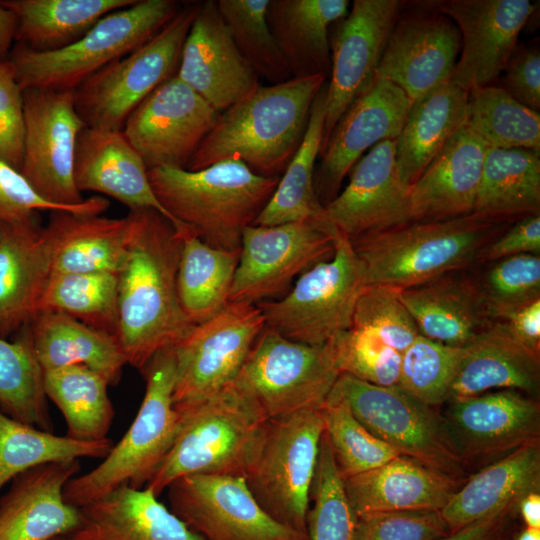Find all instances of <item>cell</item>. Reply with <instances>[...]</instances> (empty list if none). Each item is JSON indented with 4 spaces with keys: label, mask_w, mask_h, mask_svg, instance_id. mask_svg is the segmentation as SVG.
Segmentation results:
<instances>
[{
    "label": "cell",
    "mask_w": 540,
    "mask_h": 540,
    "mask_svg": "<svg viewBox=\"0 0 540 540\" xmlns=\"http://www.w3.org/2000/svg\"><path fill=\"white\" fill-rule=\"evenodd\" d=\"M502 221L475 214L409 222L352 240L367 284L406 289L458 270L483 249Z\"/></svg>",
    "instance_id": "obj_6"
},
{
    "label": "cell",
    "mask_w": 540,
    "mask_h": 540,
    "mask_svg": "<svg viewBox=\"0 0 540 540\" xmlns=\"http://www.w3.org/2000/svg\"><path fill=\"white\" fill-rule=\"evenodd\" d=\"M340 374L332 341L308 345L265 326L234 382L274 419L321 408Z\"/></svg>",
    "instance_id": "obj_13"
},
{
    "label": "cell",
    "mask_w": 540,
    "mask_h": 540,
    "mask_svg": "<svg viewBox=\"0 0 540 540\" xmlns=\"http://www.w3.org/2000/svg\"><path fill=\"white\" fill-rule=\"evenodd\" d=\"M45 211L74 213L42 198L19 170L0 160V224L25 222Z\"/></svg>",
    "instance_id": "obj_57"
},
{
    "label": "cell",
    "mask_w": 540,
    "mask_h": 540,
    "mask_svg": "<svg viewBox=\"0 0 540 540\" xmlns=\"http://www.w3.org/2000/svg\"><path fill=\"white\" fill-rule=\"evenodd\" d=\"M18 17L0 1V62L8 60L16 42Z\"/></svg>",
    "instance_id": "obj_61"
},
{
    "label": "cell",
    "mask_w": 540,
    "mask_h": 540,
    "mask_svg": "<svg viewBox=\"0 0 540 540\" xmlns=\"http://www.w3.org/2000/svg\"><path fill=\"white\" fill-rule=\"evenodd\" d=\"M488 148L464 123L409 188L410 221L472 214Z\"/></svg>",
    "instance_id": "obj_26"
},
{
    "label": "cell",
    "mask_w": 540,
    "mask_h": 540,
    "mask_svg": "<svg viewBox=\"0 0 540 540\" xmlns=\"http://www.w3.org/2000/svg\"><path fill=\"white\" fill-rule=\"evenodd\" d=\"M323 433L321 408L268 419L244 474L249 490L267 514L306 535Z\"/></svg>",
    "instance_id": "obj_8"
},
{
    "label": "cell",
    "mask_w": 540,
    "mask_h": 540,
    "mask_svg": "<svg viewBox=\"0 0 540 540\" xmlns=\"http://www.w3.org/2000/svg\"><path fill=\"white\" fill-rule=\"evenodd\" d=\"M58 312L117 338L118 275L109 272L52 274L37 313Z\"/></svg>",
    "instance_id": "obj_44"
},
{
    "label": "cell",
    "mask_w": 540,
    "mask_h": 540,
    "mask_svg": "<svg viewBox=\"0 0 540 540\" xmlns=\"http://www.w3.org/2000/svg\"><path fill=\"white\" fill-rule=\"evenodd\" d=\"M182 5L176 0H137L103 16L65 48L37 52L16 43L8 60L22 90L74 91L91 75L149 41Z\"/></svg>",
    "instance_id": "obj_7"
},
{
    "label": "cell",
    "mask_w": 540,
    "mask_h": 540,
    "mask_svg": "<svg viewBox=\"0 0 540 540\" xmlns=\"http://www.w3.org/2000/svg\"><path fill=\"white\" fill-rule=\"evenodd\" d=\"M325 83L326 77L317 75L259 84L219 114L186 169L238 160L259 175L281 177L302 143L312 104Z\"/></svg>",
    "instance_id": "obj_2"
},
{
    "label": "cell",
    "mask_w": 540,
    "mask_h": 540,
    "mask_svg": "<svg viewBox=\"0 0 540 540\" xmlns=\"http://www.w3.org/2000/svg\"><path fill=\"white\" fill-rule=\"evenodd\" d=\"M403 4L399 0H354L346 17L336 23L330 40L331 70L320 154L342 115L373 84Z\"/></svg>",
    "instance_id": "obj_19"
},
{
    "label": "cell",
    "mask_w": 540,
    "mask_h": 540,
    "mask_svg": "<svg viewBox=\"0 0 540 540\" xmlns=\"http://www.w3.org/2000/svg\"><path fill=\"white\" fill-rule=\"evenodd\" d=\"M219 114L174 75L133 110L122 131L148 170L186 169Z\"/></svg>",
    "instance_id": "obj_17"
},
{
    "label": "cell",
    "mask_w": 540,
    "mask_h": 540,
    "mask_svg": "<svg viewBox=\"0 0 540 540\" xmlns=\"http://www.w3.org/2000/svg\"><path fill=\"white\" fill-rule=\"evenodd\" d=\"M443 418L464 466L496 461L540 442V405L534 397L516 390L453 401Z\"/></svg>",
    "instance_id": "obj_21"
},
{
    "label": "cell",
    "mask_w": 540,
    "mask_h": 540,
    "mask_svg": "<svg viewBox=\"0 0 540 540\" xmlns=\"http://www.w3.org/2000/svg\"><path fill=\"white\" fill-rule=\"evenodd\" d=\"M151 188L174 226H188L204 243L240 250L242 234L253 225L280 177H265L238 160L197 171L161 167L148 170Z\"/></svg>",
    "instance_id": "obj_3"
},
{
    "label": "cell",
    "mask_w": 540,
    "mask_h": 540,
    "mask_svg": "<svg viewBox=\"0 0 540 540\" xmlns=\"http://www.w3.org/2000/svg\"><path fill=\"white\" fill-rule=\"evenodd\" d=\"M80 468L79 460L54 462L16 476L0 496V540H50L76 531L80 510L65 501L64 489Z\"/></svg>",
    "instance_id": "obj_25"
},
{
    "label": "cell",
    "mask_w": 540,
    "mask_h": 540,
    "mask_svg": "<svg viewBox=\"0 0 540 540\" xmlns=\"http://www.w3.org/2000/svg\"><path fill=\"white\" fill-rule=\"evenodd\" d=\"M199 6L200 2L183 4L149 41L74 89L75 109L86 127L122 131L133 110L177 74L183 44Z\"/></svg>",
    "instance_id": "obj_10"
},
{
    "label": "cell",
    "mask_w": 540,
    "mask_h": 540,
    "mask_svg": "<svg viewBox=\"0 0 540 540\" xmlns=\"http://www.w3.org/2000/svg\"><path fill=\"white\" fill-rule=\"evenodd\" d=\"M412 101L394 83L377 77L339 119L320 154L314 188L324 206L334 199L344 178L368 149L399 136Z\"/></svg>",
    "instance_id": "obj_22"
},
{
    "label": "cell",
    "mask_w": 540,
    "mask_h": 540,
    "mask_svg": "<svg viewBox=\"0 0 540 540\" xmlns=\"http://www.w3.org/2000/svg\"><path fill=\"white\" fill-rule=\"evenodd\" d=\"M176 75L219 113L259 86V77L236 47L216 0L200 2Z\"/></svg>",
    "instance_id": "obj_24"
},
{
    "label": "cell",
    "mask_w": 540,
    "mask_h": 540,
    "mask_svg": "<svg viewBox=\"0 0 540 540\" xmlns=\"http://www.w3.org/2000/svg\"><path fill=\"white\" fill-rule=\"evenodd\" d=\"M419 3L449 17L461 49L449 81L465 91L496 84L518 36L538 4L529 0H424Z\"/></svg>",
    "instance_id": "obj_18"
},
{
    "label": "cell",
    "mask_w": 540,
    "mask_h": 540,
    "mask_svg": "<svg viewBox=\"0 0 540 540\" xmlns=\"http://www.w3.org/2000/svg\"><path fill=\"white\" fill-rule=\"evenodd\" d=\"M327 398L344 401L355 418L400 456L462 482L465 466L443 416L399 385L378 386L340 374Z\"/></svg>",
    "instance_id": "obj_11"
},
{
    "label": "cell",
    "mask_w": 540,
    "mask_h": 540,
    "mask_svg": "<svg viewBox=\"0 0 540 540\" xmlns=\"http://www.w3.org/2000/svg\"><path fill=\"white\" fill-rule=\"evenodd\" d=\"M336 232L317 220L246 227L230 301L258 304L285 292L293 280L327 257Z\"/></svg>",
    "instance_id": "obj_15"
},
{
    "label": "cell",
    "mask_w": 540,
    "mask_h": 540,
    "mask_svg": "<svg viewBox=\"0 0 540 540\" xmlns=\"http://www.w3.org/2000/svg\"><path fill=\"white\" fill-rule=\"evenodd\" d=\"M348 0H270L267 23L292 78L328 77L329 29L346 17Z\"/></svg>",
    "instance_id": "obj_35"
},
{
    "label": "cell",
    "mask_w": 540,
    "mask_h": 540,
    "mask_svg": "<svg viewBox=\"0 0 540 540\" xmlns=\"http://www.w3.org/2000/svg\"><path fill=\"white\" fill-rule=\"evenodd\" d=\"M518 509L501 510L437 540H514Z\"/></svg>",
    "instance_id": "obj_59"
},
{
    "label": "cell",
    "mask_w": 540,
    "mask_h": 540,
    "mask_svg": "<svg viewBox=\"0 0 540 540\" xmlns=\"http://www.w3.org/2000/svg\"><path fill=\"white\" fill-rule=\"evenodd\" d=\"M468 92L445 82L412 102L396 139V165L409 188L466 120Z\"/></svg>",
    "instance_id": "obj_37"
},
{
    "label": "cell",
    "mask_w": 540,
    "mask_h": 540,
    "mask_svg": "<svg viewBox=\"0 0 540 540\" xmlns=\"http://www.w3.org/2000/svg\"><path fill=\"white\" fill-rule=\"evenodd\" d=\"M43 371L25 329L12 339L0 337V411L8 417L53 432Z\"/></svg>",
    "instance_id": "obj_46"
},
{
    "label": "cell",
    "mask_w": 540,
    "mask_h": 540,
    "mask_svg": "<svg viewBox=\"0 0 540 540\" xmlns=\"http://www.w3.org/2000/svg\"><path fill=\"white\" fill-rule=\"evenodd\" d=\"M466 346L445 345L422 335L402 353L398 385L430 406L449 399Z\"/></svg>",
    "instance_id": "obj_49"
},
{
    "label": "cell",
    "mask_w": 540,
    "mask_h": 540,
    "mask_svg": "<svg viewBox=\"0 0 540 540\" xmlns=\"http://www.w3.org/2000/svg\"><path fill=\"white\" fill-rule=\"evenodd\" d=\"M307 514L309 540H352L355 515L327 437L323 433Z\"/></svg>",
    "instance_id": "obj_50"
},
{
    "label": "cell",
    "mask_w": 540,
    "mask_h": 540,
    "mask_svg": "<svg viewBox=\"0 0 540 540\" xmlns=\"http://www.w3.org/2000/svg\"><path fill=\"white\" fill-rule=\"evenodd\" d=\"M396 139L373 146L351 169L344 190L317 220L349 240L410 221L408 189L396 165Z\"/></svg>",
    "instance_id": "obj_23"
},
{
    "label": "cell",
    "mask_w": 540,
    "mask_h": 540,
    "mask_svg": "<svg viewBox=\"0 0 540 540\" xmlns=\"http://www.w3.org/2000/svg\"><path fill=\"white\" fill-rule=\"evenodd\" d=\"M174 406L179 414L177 435L145 487L159 496L184 476L244 477L268 420L255 399L233 381L203 399Z\"/></svg>",
    "instance_id": "obj_4"
},
{
    "label": "cell",
    "mask_w": 540,
    "mask_h": 540,
    "mask_svg": "<svg viewBox=\"0 0 540 540\" xmlns=\"http://www.w3.org/2000/svg\"><path fill=\"white\" fill-rule=\"evenodd\" d=\"M73 171L80 193L106 195L129 210L152 208L171 221L151 188L144 161L123 131L84 127L76 141Z\"/></svg>",
    "instance_id": "obj_28"
},
{
    "label": "cell",
    "mask_w": 540,
    "mask_h": 540,
    "mask_svg": "<svg viewBox=\"0 0 540 540\" xmlns=\"http://www.w3.org/2000/svg\"><path fill=\"white\" fill-rule=\"evenodd\" d=\"M539 385L540 353L516 339L503 322L494 321L466 345L448 400H463L493 389L534 397Z\"/></svg>",
    "instance_id": "obj_30"
},
{
    "label": "cell",
    "mask_w": 540,
    "mask_h": 540,
    "mask_svg": "<svg viewBox=\"0 0 540 540\" xmlns=\"http://www.w3.org/2000/svg\"><path fill=\"white\" fill-rule=\"evenodd\" d=\"M448 534L438 511L375 512L355 516L352 540H437Z\"/></svg>",
    "instance_id": "obj_54"
},
{
    "label": "cell",
    "mask_w": 540,
    "mask_h": 540,
    "mask_svg": "<svg viewBox=\"0 0 540 540\" xmlns=\"http://www.w3.org/2000/svg\"><path fill=\"white\" fill-rule=\"evenodd\" d=\"M51 244V275L109 272L125 264L131 237V219L50 212L44 225Z\"/></svg>",
    "instance_id": "obj_33"
},
{
    "label": "cell",
    "mask_w": 540,
    "mask_h": 540,
    "mask_svg": "<svg viewBox=\"0 0 540 540\" xmlns=\"http://www.w3.org/2000/svg\"><path fill=\"white\" fill-rule=\"evenodd\" d=\"M478 287L494 321L540 299L539 254H521L497 260Z\"/></svg>",
    "instance_id": "obj_52"
},
{
    "label": "cell",
    "mask_w": 540,
    "mask_h": 540,
    "mask_svg": "<svg viewBox=\"0 0 540 540\" xmlns=\"http://www.w3.org/2000/svg\"><path fill=\"white\" fill-rule=\"evenodd\" d=\"M128 255L118 273L117 339L140 372L159 351L176 346L193 327L177 293L182 248L178 228L152 208L129 210Z\"/></svg>",
    "instance_id": "obj_1"
},
{
    "label": "cell",
    "mask_w": 540,
    "mask_h": 540,
    "mask_svg": "<svg viewBox=\"0 0 540 540\" xmlns=\"http://www.w3.org/2000/svg\"><path fill=\"white\" fill-rule=\"evenodd\" d=\"M540 252V215L524 217L516 222L502 237L483 247L478 258L497 261L521 254Z\"/></svg>",
    "instance_id": "obj_58"
},
{
    "label": "cell",
    "mask_w": 540,
    "mask_h": 540,
    "mask_svg": "<svg viewBox=\"0 0 540 540\" xmlns=\"http://www.w3.org/2000/svg\"><path fill=\"white\" fill-rule=\"evenodd\" d=\"M176 228L182 236L177 272L179 303L189 323L197 325L230 301L240 250L212 247L182 223Z\"/></svg>",
    "instance_id": "obj_39"
},
{
    "label": "cell",
    "mask_w": 540,
    "mask_h": 540,
    "mask_svg": "<svg viewBox=\"0 0 540 540\" xmlns=\"http://www.w3.org/2000/svg\"><path fill=\"white\" fill-rule=\"evenodd\" d=\"M532 492H540V442L486 465L456 490L440 514L452 533L501 510L518 509Z\"/></svg>",
    "instance_id": "obj_32"
},
{
    "label": "cell",
    "mask_w": 540,
    "mask_h": 540,
    "mask_svg": "<svg viewBox=\"0 0 540 540\" xmlns=\"http://www.w3.org/2000/svg\"><path fill=\"white\" fill-rule=\"evenodd\" d=\"M400 296L419 334L445 345L466 346L494 322L478 285L464 278L444 275Z\"/></svg>",
    "instance_id": "obj_34"
},
{
    "label": "cell",
    "mask_w": 540,
    "mask_h": 540,
    "mask_svg": "<svg viewBox=\"0 0 540 540\" xmlns=\"http://www.w3.org/2000/svg\"><path fill=\"white\" fill-rule=\"evenodd\" d=\"M496 321L503 322L516 339L540 353V299L520 306Z\"/></svg>",
    "instance_id": "obj_60"
},
{
    "label": "cell",
    "mask_w": 540,
    "mask_h": 540,
    "mask_svg": "<svg viewBox=\"0 0 540 540\" xmlns=\"http://www.w3.org/2000/svg\"><path fill=\"white\" fill-rule=\"evenodd\" d=\"M321 413L324 434L341 477L374 469L399 456L392 447L368 431L344 401L327 398Z\"/></svg>",
    "instance_id": "obj_48"
},
{
    "label": "cell",
    "mask_w": 540,
    "mask_h": 540,
    "mask_svg": "<svg viewBox=\"0 0 540 540\" xmlns=\"http://www.w3.org/2000/svg\"><path fill=\"white\" fill-rule=\"evenodd\" d=\"M341 374L378 385H398L402 354L373 334L351 327L331 340Z\"/></svg>",
    "instance_id": "obj_53"
},
{
    "label": "cell",
    "mask_w": 540,
    "mask_h": 540,
    "mask_svg": "<svg viewBox=\"0 0 540 540\" xmlns=\"http://www.w3.org/2000/svg\"><path fill=\"white\" fill-rule=\"evenodd\" d=\"M514 540H540V528L525 527L517 532Z\"/></svg>",
    "instance_id": "obj_63"
},
{
    "label": "cell",
    "mask_w": 540,
    "mask_h": 540,
    "mask_svg": "<svg viewBox=\"0 0 540 540\" xmlns=\"http://www.w3.org/2000/svg\"><path fill=\"white\" fill-rule=\"evenodd\" d=\"M465 123L489 148L540 151V115L498 85L468 91Z\"/></svg>",
    "instance_id": "obj_45"
},
{
    "label": "cell",
    "mask_w": 540,
    "mask_h": 540,
    "mask_svg": "<svg viewBox=\"0 0 540 540\" xmlns=\"http://www.w3.org/2000/svg\"><path fill=\"white\" fill-rule=\"evenodd\" d=\"M266 324L255 304L229 301L206 321L193 325L174 346V405L203 399L231 384Z\"/></svg>",
    "instance_id": "obj_14"
},
{
    "label": "cell",
    "mask_w": 540,
    "mask_h": 540,
    "mask_svg": "<svg viewBox=\"0 0 540 540\" xmlns=\"http://www.w3.org/2000/svg\"><path fill=\"white\" fill-rule=\"evenodd\" d=\"M23 151V90L6 60L0 62V160L20 171Z\"/></svg>",
    "instance_id": "obj_55"
},
{
    "label": "cell",
    "mask_w": 540,
    "mask_h": 540,
    "mask_svg": "<svg viewBox=\"0 0 540 540\" xmlns=\"http://www.w3.org/2000/svg\"><path fill=\"white\" fill-rule=\"evenodd\" d=\"M326 83L317 94L310 111L305 135L270 200L253 225L274 226L289 222L317 220L323 206L315 188V165L323 138Z\"/></svg>",
    "instance_id": "obj_41"
},
{
    "label": "cell",
    "mask_w": 540,
    "mask_h": 540,
    "mask_svg": "<svg viewBox=\"0 0 540 540\" xmlns=\"http://www.w3.org/2000/svg\"><path fill=\"white\" fill-rule=\"evenodd\" d=\"M79 510V540H204L148 487L123 485Z\"/></svg>",
    "instance_id": "obj_31"
},
{
    "label": "cell",
    "mask_w": 540,
    "mask_h": 540,
    "mask_svg": "<svg viewBox=\"0 0 540 540\" xmlns=\"http://www.w3.org/2000/svg\"><path fill=\"white\" fill-rule=\"evenodd\" d=\"M342 480L355 516L375 512H440L461 486L455 478L400 455Z\"/></svg>",
    "instance_id": "obj_29"
},
{
    "label": "cell",
    "mask_w": 540,
    "mask_h": 540,
    "mask_svg": "<svg viewBox=\"0 0 540 540\" xmlns=\"http://www.w3.org/2000/svg\"><path fill=\"white\" fill-rule=\"evenodd\" d=\"M109 386L102 375L81 365L43 373L45 395L63 414L66 436L80 441L108 438L115 415Z\"/></svg>",
    "instance_id": "obj_42"
},
{
    "label": "cell",
    "mask_w": 540,
    "mask_h": 540,
    "mask_svg": "<svg viewBox=\"0 0 540 540\" xmlns=\"http://www.w3.org/2000/svg\"><path fill=\"white\" fill-rule=\"evenodd\" d=\"M24 151L20 173L42 198L77 214L99 215L102 196L84 199L74 182V154L80 131L73 91L23 90Z\"/></svg>",
    "instance_id": "obj_12"
},
{
    "label": "cell",
    "mask_w": 540,
    "mask_h": 540,
    "mask_svg": "<svg viewBox=\"0 0 540 540\" xmlns=\"http://www.w3.org/2000/svg\"><path fill=\"white\" fill-rule=\"evenodd\" d=\"M51 244L41 217L0 224V337L12 339L37 314L51 276Z\"/></svg>",
    "instance_id": "obj_27"
},
{
    "label": "cell",
    "mask_w": 540,
    "mask_h": 540,
    "mask_svg": "<svg viewBox=\"0 0 540 540\" xmlns=\"http://www.w3.org/2000/svg\"><path fill=\"white\" fill-rule=\"evenodd\" d=\"M166 490L170 510L204 540H309L267 514L244 477L189 475Z\"/></svg>",
    "instance_id": "obj_16"
},
{
    "label": "cell",
    "mask_w": 540,
    "mask_h": 540,
    "mask_svg": "<svg viewBox=\"0 0 540 540\" xmlns=\"http://www.w3.org/2000/svg\"><path fill=\"white\" fill-rule=\"evenodd\" d=\"M50 540H79V539L75 538L71 534H65V535H60V536L54 537V538H52Z\"/></svg>",
    "instance_id": "obj_64"
},
{
    "label": "cell",
    "mask_w": 540,
    "mask_h": 540,
    "mask_svg": "<svg viewBox=\"0 0 540 540\" xmlns=\"http://www.w3.org/2000/svg\"><path fill=\"white\" fill-rule=\"evenodd\" d=\"M109 438L80 441L14 420L0 411V491L32 468L80 458H105L113 447Z\"/></svg>",
    "instance_id": "obj_43"
},
{
    "label": "cell",
    "mask_w": 540,
    "mask_h": 540,
    "mask_svg": "<svg viewBox=\"0 0 540 540\" xmlns=\"http://www.w3.org/2000/svg\"><path fill=\"white\" fill-rule=\"evenodd\" d=\"M396 17L377 77L398 86L414 102L448 82L461 49L455 23L419 1L407 2Z\"/></svg>",
    "instance_id": "obj_20"
},
{
    "label": "cell",
    "mask_w": 540,
    "mask_h": 540,
    "mask_svg": "<svg viewBox=\"0 0 540 540\" xmlns=\"http://www.w3.org/2000/svg\"><path fill=\"white\" fill-rule=\"evenodd\" d=\"M269 1L217 0V5L240 53L258 77L274 85L292 77L267 23Z\"/></svg>",
    "instance_id": "obj_47"
},
{
    "label": "cell",
    "mask_w": 540,
    "mask_h": 540,
    "mask_svg": "<svg viewBox=\"0 0 540 540\" xmlns=\"http://www.w3.org/2000/svg\"><path fill=\"white\" fill-rule=\"evenodd\" d=\"M23 329L43 373L81 365L102 375L110 386L121 380L127 362L115 336L49 311L37 313Z\"/></svg>",
    "instance_id": "obj_36"
},
{
    "label": "cell",
    "mask_w": 540,
    "mask_h": 540,
    "mask_svg": "<svg viewBox=\"0 0 540 540\" xmlns=\"http://www.w3.org/2000/svg\"><path fill=\"white\" fill-rule=\"evenodd\" d=\"M397 287L369 284L361 293L352 327L365 330L403 353L420 335Z\"/></svg>",
    "instance_id": "obj_51"
},
{
    "label": "cell",
    "mask_w": 540,
    "mask_h": 540,
    "mask_svg": "<svg viewBox=\"0 0 540 540\" xmlns=\"http://www.w3.org/2000/svg\"><path fill=\"white\" fill-rule=\"evenodd\" d=\"M141 373L146 388L134 421L98 466L66 484L64 499L68 504L81 508L123 485L143 488L168 455L179 427L173 401L174 348L155 354Z\"/></svg>",
    "instance_id": "obj_5"
},
{
    "label": "cell",
    "mask_w": 540,
    "mask_h": 540,
    "mask_svg": "<svg viewBox=\"0 0 540 540\" xmlns=\"http://www.w3.org/2000/svg\"><path fill=\"white\" fill-rule=\"evenodd\" d=\"M137 0H4L18 17L16 43L33 51L65 48L103 16Z\"/></svg>",
    "instance_id": "obj_40"
},
{
    "label": "cell",
    "mask_w": 540,
    "mask_h": 540,
    "mask_svg": "<svg viewBox=\"0 0 540 540\" xmlns=\"http://www.w3.org/2000/svg\"><path fill=\"white\" fill-rule=\"evenodd\" d=\"M518 516L525 527L540 528V492H532L520 501Z\"/></svg>",
    "instance_id": "obj_62"
},
{
    "label": "cell",
    "mask_w": 540,
    "mask_h": 540,
    "mask_svg": "<svg viewBox=\"0 0 540 540\" xmlns=\"http://www.w3.org/2000/svg\"><path fill=\"white\" fill-rule=\"evenodd\" d=\"M539 210L540 151L488 148L472 213L504 222Z\"/></svg>",
    "instance_id": "obj_38"
},
{
    "label": "cell",
    "mask_w": 540,
    "mask_h": 540,
    "mask_svg": "<svg viewBox=\"0 0 540 540\" xmlns=\"http://www.w3.org/2000/svg\"><path fill=\"white\" fill-rule=\"evenodd\" d=\"M354 246L336 233L331 259L316 263L277 301L256 304L267 327L308 345H323L349 330L358 299L367 286Z\"/></svg>",
    "instance_id": "obj_9"
},
{
    "label": "cell",
    "mask_w": 540,
    "mask_h": 540,
    "mask_svg": "<svg viewBox=\"0 0 540 540\" xmlns=\"http://www.w3.org/2000/svg\"><path fill=\"white\" fill-rule=\"evenodd\" d=\"M522 105L540 109V50L538 39L517 44L497 84Z\"/></svg>",
    "instance_id": "obj_56"
}]
</instances>
